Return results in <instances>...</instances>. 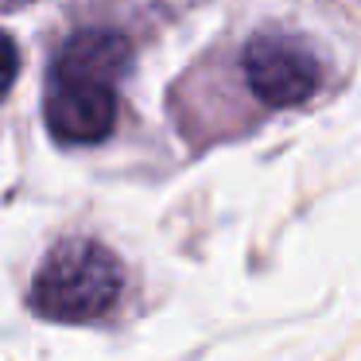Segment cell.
Returning a JSON list of instances; mask_svg holds the SVG:
<instances>
[{
  "mask_svg": "<svg viewBox=\"0 0 361 361\" xmlns=\"http://www.w3.org/2000/svg\"><path fill=\"white\" fill-rule=\"evenodd\" d=\"M128 66V39L117 32H78L63 43L47 82L43 117L55 140L102 144L117 125V82Z\"/></svg>",
  "mask_w": 361,
  "mask_h": 361,
  "instance_id": "obj_1",
  "label": "cell"
},
{
  "mask_svg": "<svg viewBox=\"0 0 361 361\" xmlns=\"http://www.w3.org/2000/svg\"><path fill=\"white\" fill-rule=\"evenodd\" d=\"M16 74H20V51H16V43H12L8 35L0 32V102L8 97Z\"/></svg>",
  "mask_w": 361,
  "mask_h": 361,
  "instance_id": "obj_4",
  "label": "cell"
},
{
  "mask_svg": "<svg viewBox=\"0 0 361 361\" xmlns=\"http://www.w3.org/2000/svg\"><path fill=\"white\" fill-rule=\"evenodd\" d=\"M245 82L257 94V102H264L268 109H291V105H303L307 97L319 90V59L311 55L303 39H291V35H252L245 43Z\"/></svg>",
  "mask_w": 361,
  "mask_h": 361,
  "instance_id": "obj_3",
  "label": "cell"
},
{
  "mask_svg": "<svg viewBox=\"0 0 361 361\" xmlns=\"http://www.w3.org/2000/svg\"><path fill=\"white\" fill-rule=\"evenodd\" d=\"M125 288V272L113 249L94 237H66L43 257L27 303L51 322H94L109 314Z\"/></svg>",
  "mask_w": 361,
  "mask_h": 361,
  "instance_id": "obj_2",
  "label": "cell"
}]
</instances>
